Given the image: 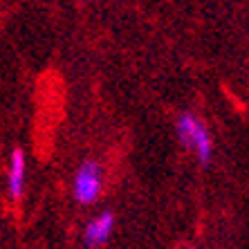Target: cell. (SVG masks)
I'll list each match as a JSON object with an SVG mask.
<instances>
[{
    "mask_svg": "<svg viewBox=\"0 0 249 249\" xmlns=\"http://www.w3.org/2000/svg\"><path fill=\"white\" fill-rule=\"evenodd\" d=\"M175 133L180 144L184 146L186 151H191L193 155L200 160L202 164H209L211 157H213V142H211V135H209L207 126L200 117H196L193 112H182L178 117V124H175Z\"/></svg>",
    "mask_w": 249,
    "mask_h": 249,
    "instance_id": "cell-1",
    "label": "cell"
},
{
    "mask_svg": "<svg viewBox=\"0 0 249 249\" xmlns=\"http://www.w3.org/2000/svg\"><path fill=\"white\" fill-rule=\"evenodd\" d=\"M101 189H104V171L94 160H86L74 173L72 196L81 207H88L99 200Z\"/></svg>",
    "mask_w": 249,
    "mask_h": 249,
    "instance_id": "cell-2",
    "label": "cell"
},
{
    "mask_svg": "<svg viewBox=\"0 0 249 249\" xmlns=\"http://www.w3.org/2000/svg\"><path fill=\"white\" fill-rule=\"evenodd\" d=\"M117 218L112 211H101L99 215H94L92 220L86 225L83 229V245L88 249H99L104 247L108 240H110L112 231H115Z\"/></svg>",
    "mask_w": 249,
    "mask_h": 249,
    "instance_id": "cell-3",
    "label": "cell"
},
{
    "mask_svg": "<svg viewBox=\"0 0 249 249\" xmlns=\"http://www.w3.org/2000/svg\"><path fill=\"white\" fill-rule=\"evenodd\" d=\"M25 173H27V162H25V153L20 148L12 153L9 157V178H7V189L12 200H20L25 193Z\"/></svg>",
    "mask_w": 249,
    "mask_h": 249,
    "instance_id": "cell-4",
    "label": "cell"
},
{
    "mask_svg": "<svg viewBox=\"0 0 249 249\" xmlns=\"http://www.w3.org/2000/svg\"><path fill=\"white\" fill-rule=\"evenodd\" d=\"M186 249H202V247H186Z\"/></svg>",
    "mask_w": 249,
    "mask_h": 249,
    "instance_id": "cell-5",
    "label": "cell"
}]
</instances>
